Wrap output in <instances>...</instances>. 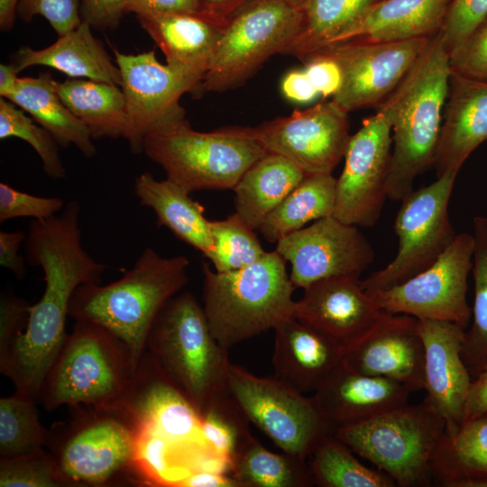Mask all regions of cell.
<instances>
[{
	"instance_id": "obj_1",
	"label": "cell",
	"mask_w": 487,
	"mask_h": 487,
	"mask_svg": "<svg viewBox=\"0 0 487 487\" xmlns=\"http://www.w3.org/2000/svg\"><path fill=\"white\" fill-rule=\"evenodd\" d=\"M79 214V203L71 200L60 213L32 220L23 242L26 262L41 268L45 287L41 298L29 307L23 332L0 356V371L15 391L36 400L67 338L65 325L73 293L80 285L100 283L106 269L82 244Z\"/></svg>"
},
{
	"instance_id": "obj_2",
	"label": "cell",
	"mask_w": 487,
	"mask_h": 487,
	"mask_svg": "<svg viewBox=\"0 0 487 487\" xmlns=\"http://www.w3.org/2000/svg\"><path fill=\"white\" fill-rule=\"evenodd\" d=\"M450 76L449 53L436 33L381 105L391 119L392 150L387 179L390 200L405 198L413 191L415 179L434 166Z\"/></svg>"
},
{
	"instance_id": "obj_3",
	"label": "cell",
	"mask_w": 487,
	"mask_h": 487,
	"mask_svg": "<svg viewBox=\"0 0 487 487\" xmlns=\"http://www.w3.org/2000/svg\"><path fill=\"white\" fill-rule=\"evenodd\" d=\"M188 266L184 255L164 257L146 247L117 280L78 286L69 305V317L108 329L129 348L137 368L155 318L188 283Z\"/></svg>"
},
{
	"instance_id": "obj_4",
	"label": "cell",
	"mask_w": 487,
	"mask_h": 487,
	"mask_svg": "<svg viewBox=\"0 0 487 487\" xmlns=\"http://www.w3.org/2000/svg\"><path fill=\"white\" fill-rule=\"evenodd\" d=\"M142 152L164 170L168 179L191 194L206 189L233 190L244 173L268 151L253 127L196 131L180 108L147 133Z\"/></svg>"
},
{
	"instance_id": "obj_5",
	"label": "cell",
	"mask_w": 487,
	"mask_h": 487,
	"mask_svg": "<svg viewBox=\"0 0 487 487\" xmlns=\"http://www.w3.org/2000/svg\"><path fill=\"white\" fill-rule=\"evenodd\" d=\"M71 418L49 428L45 446L70 486L142 483L135 465L140 430L121 406L70 407Z\"/></svg>"
},
{
	"instance_id": "obj_6",
	"label": "cell",
	"mask_w": 487,
	"mask_h": 487,
	"mask_svg": "<svg viewBox=\"0 0 487 487\" xmlns=\"http://www.w3.org/2000/svg\"><path fill=\"white\" fill-rule=\"evenodd\" d=\"M203 308L225 349L294 317L295 289L286 261L276 251L236 271L218 272L203 263Z\"/></svg>"
},
{
	"instance_id": "obj_7",
	"label": "cell",
	"mask_w": 487,
	"mask_h": 487,
	"mask_svg": "<svg viewBox=\"0 0 487 487\" xmlns=\"http://www.w3.org/2000/svg\"><path fill=\"white\" fill-rule=\"evenodd\" d=\"M135 371L120 338L98 324L76 320L42 381L38 401L48 411L64 405L117 406Z\"/></svg>"
},
{
	"instance_id": "obj_8",
	"label": "cell",
	"mask_w": 487,
	"mask_h": 487,
	"mask_svg": "<svg viewBox=\"0 0 487 487\" xmlns=\"http://www.w3.org/2000/svg\"><path fill=\"white\" fill-rule=\"evenodd\" d=\"M147 351L201 414L225 391L228 350L214 336L204 308L190 292L172 297L155 318Z\"/></svg>"
},
{
	"instance_id": "obj_9",
	"label": "cell",
	"mask_w": 487,
	"mask_h": 487,
	"mask_svg": "<svg viewBox=\"0 0 487 487\" xmlns=\"http://www.w3.org/2000/svg\"><path fill=\"white\" fill-rule=\"evenodd\" d=\"M446 428L444 418L425 399L339 427L335 435L396 486L427 487L433 485L431 460Z\"/></svg>"
},
{
	"instance_id": "obj_10",
	"label": "cell",
	"mask_w": 487,
	"mask_h": 487,
	"mask_svg": "<svg viewBox=\"0 0 487 487\" xmlns=\"http://www.w3.org/2000/svg\"><path fill=\"white\" fill-rule=\"evenodd\" d=\"M300 8L281 0H253L229 21L197 95L243 86L272 55L281 54L295 35Z\"/></svg>"
},
{
	"instance_id": "obj_11",
	"label": "cell",
	"mask_w": 487,
	"mask_h": 487,
	"mask_svg": "<svg viewBox=\"0 0 487 487\" xmlns=\"http://www.w3.org/2000/svg\"><path fill=\"white\" fill-rule=\"evenodd\" d=\"M226 388L250 423L280 451L308 459L334 428L307 397L274 376L254 375L231 363Z\"/></svg>"
},
{
	"instance_id": "obj_12",
	"label": "cell",
	"mask_w": 487,
	"mask_h": 487,
	"mask_svg": "<svg viewBox=\"0 0 487 487\" xmlns=\"http://www.w3.org/2000/svg\"><path fill=\"white\" fill-rule=\"evenodd\" d=\"M456 176L445 173L401 200L394 222L398 253L387 266L361 280L367 293L405 282L432 265L452 244L457 234L448 205Z\"/></svg>"
},
{
	"instance_id": "obj_13",
	"label": "cell",
	"mask_w": 487,
	"mask_h": 487,
	"mask_svg": "<svg viewBox=\"0 0 487 487\" xmlns=\"http://www.w3.org/2000/svg\"><path fill=\"white\" fill-rule=\"evenodd\" d=\"M473 253V234H457L428 268L400 285L369 294L387 313L452 322L465 329L472 317L466 292Z\"/></svg>"
},
{
	"instance_id": "obj_14",
	"label": "cell",
	"mask_w": 487,
	"mask_h": 487,
	"mask_svg": "<svg viewBox=\"0 0 487 487\" xmlns=\"http://www.w3.org/2000/svg\"><path fill=\"white\" fill-rule=\"evenodd\" d=\"M391 150V115L381 106L350 136L344 156L345 166L336 179L335 217L363 227H372L377 223L387 198Z\"/></svg>"
},
{
	"instance_id": "obj_15",
	"label": "cell",
	"mask_w": 487,
	"mask_h": 487,
	"mask_svg": "<svg viewBox=\"0 0 487 487\" xmlns=\"http://www.w3.org/2000/svg\"><path fill=\"white\" fill-rule=\"evenodd\" d=\"M429 38L387 42L347 41L313 54L327 56L339 65L343 82L332 100L349 113L381 106L411 69Z\"/></svg>"
},
{
	"instance_id": "obj_16",
	"label": "cell",
	"mask_w": 487,
	"mask_h": 487,
	"mask_svg": "<svg viewBox=\"0 0 487 487\" xmlns=\"http://www.w3.org/2000/svg\"><path fill=\"white\" fill-rule=\"evenodd\" d=\"M253 128L268 152L288 158L307 174L332 173L351 136L348 113L332 99Z\"/></svg>"
},
{
	"instance_id": "obj_17",
	"label": "cell",
	"mask_w": 487,
	"mask_h": 487,
	"mask_svg": "<svg viewBox=\"0 0 487 487\" xmlns=\"http://www.w3.org/2000/svg\"><path fill=\"white\" fill-rule=\"evenodd\" d=\"M276 244L275 250L290 264L295 289L334 276L360 277L374 259V251L358 226L334 216L316 220Z\"/></svg>"
},
{
	"instance_id": "obj_18",
	"label": "cell",
	"mask_w": 487,
	"mask_h": 487,
	"mask_svg": "<svg viewBox=\"0 0 487 487\" xmlns=\"http://www.w3.org/2000/svg\"><path fill=\"white\" fill-rule=\"evenodd\" d=\"M121 73L127 125L124 138L133 153L142 152L147 133L182 108L180 97L193 92L200 78L161 64L155 51L124 54L113 49Z\"/></svg>"
},
{
	"instance_id": "obj_19",
	"label": "cell",
	"mask_w": 487,
	"mask_h": 487,
	"mask_svg": "<svg viewBox=\"0 0 487 487\" xmlns=\"http://www.w3.org/2000/svg\"><path fill=\"white\" fill-rule=\"evenodd\" d=\"M118 405L140 432L161 436L180 449L203 443L201 414L147 351Z\"/></svg>"
},
{
	"instance_id": "obj_20",
	"label": "cell",
	"mask_w": 487,
	"mask_h": 487,
	"mask_svg": "<svg viewBox=\"0 0 487 487\" xmlns=\"http://www.w3.org/2000/svg\"><path fill=\"white\" fill-rule=\"evenodd\" d=\"M424 358L418 319L383 311L368 332L345 347L343 362L354 371L399 381L413 392L424 390Z\"/></svg>"
},
{
	"instance_id": "obj_21",
	"label": "cell",
	"mask_w": 487,
	"mask_h": 487,
	"mask_svg": "<svg viewBox=\"0 0 487 487\" xmlns=\"http://www.w3.org/2000/svg\"><path fill=\"white\" fill-rule=\"evenodd\" d=\"M303 290L295 301L294 317L345 347L368 332L383 312L359 276L322 279Z\"/></svg>"
},
{
	"instance_id": "obj_22",
	"label": "cell",
	"mask_w": 487,
	"mask_h": 487,
	"mask_svg": "<svg viewBox=\"0 0 487 487\" xmlns=\"http://www.w3.org/2000/svg\"><path fill=\"white\" fill-rule=\"evenodd\" d=\"M418 325L425 353L426 400L444 418L446 429L455 430L464 422L472 383L462 356L464 328L432 319H418Z\"/></svg>"
},
{
	"instance_id": "obj_23",
	"label": "cell",
	"mask_w": 487,
	"mask_h": 487,
	"mask_svg": "<svg viewBox=\"0 0 487 487\" xmlns=\"http://www.w3.org/2000/svg\"><path fill=\"white\" fill-rule=\"evenodd\" d=\"M411 392L399 381L354 371L343 362L312 397L335 431L408 404Z\"/></svg>"
},
{
	"instance_id": "obj_24",
	"label": "cell",
	"mask_w": 487,
	"mask_h": 487,
	"mask_svg": "<svg viewBox=\"0 0 487 487\" xmlns=\"http://www.w3.org/2000/svg\"><path fill=\"white\" fill-rule=\"evenodd\" d=\"M135 17L164 53L166 64L200 79L230 21L206 10L143 13Z\"/></svg>"
},
{
	"instance_id": "obj_25",
	"label": "cell",
	"mask_w": 487,
	"mask_h": 487,
	"mask_svg": "<svg viewBox=\"0 0 487 487\" xmlns=\"http://www.w3.org/2000/svg\"><path fill=\"white\" fill-rule=\"evenodd\" d=\"M273 330L274 377L301 393L317 391L343 363L344 345L295 317Z\"/></svg>"
},
{
	"instance_id": "obj_26",
	"label": "cell",
	"mask_w": 487,
	"mask_h": 487,
	"mask_svg": "<svg viewBox=\"0 0 487 487\" xmlns=\"http://www.w3.org/2000/svg\"><path fill=\"white\" fill-rule=\"evenodd\" d=\"M487 141V82L451 71L434 162L436 177L458 174L471 153Z\"/></svg>"
},
{
	"instance_id": "obj_27",
	"label": "cell",
	"mask_w": 487,
	"mask_h": 487,
	"mask_svg": "<svg viewBox=\"0 0 487 487\" xmlns=\"http://www.w3.org/2000/svg\"><path fill=\"white\" fill-rule=\"evenodd\" d=\"M451 2L378 0L329 45L347 41L387 42L432 37L440 31Z\"/></svg>"
},
{
	"instance_id": "obj_28",
	"label": "cell",
	"mask_w": 487,
	"mask_h": 487,
	"mask_svg": "<svg viewBox=\"0 0 487 487\" xmlns=\"http://www.w3.org/2000/svg\"><path fill=\"white\" fill-rule=\"evenodd\" d=\"M91 26L81 23L74 30L59 36L51 45L32 50L21 47L14 63L19 71L31 66L41 65L55 69L71 78L121 86L119 68L115 64L102 43L92 34Z\"/></svg>"
},
{
	"instance_id": "obj_29",
	"label": "cell",
	"mask_w": 487,
	"mask_h": 487,
	"mask_svg": "<svg viewBox=\"0 0 487 487\" xmlns=\"http://www.w3.org/2000/svg\"><path fill=\"white\" fill-rule=\"evenodd\" d=\"M133 192L140 204L153 211L156 224L169 229L177 238L202 253L212 252L210 220L204 207L181 187L168 179L158 180L144 171L134 179Z\"/></svg>"
},
{
	"instance_id": "obj_30",
	"label": "cell",
	"mask_w": 487,
	"mask_h": 487,
	"mask_svg": "<svg viewBox=\"0 0 487 487\" xmlns=\"http://www.w3.org/2000/svg\"><path fill=\"white\" fill-rule=\"evenodd\" d=\"M288 158L268 152L256 161L233 188L235 214L253 230H259L267 216L306 177Z\"/></svg>"
},
{
	"instance_id": "obj_31",
	"label": "cell",
	"mask_w": 487,
	"mask_h": 487,
	"mask_svg": "<svg viewBox=\"0 0 487 487\" xmlns=\"http://www.w3.org/2000/svg\"><path fill=\"white\" fill-rule=\"evenodd\" d=\"M430 471L437 486L487 487V414L446 429Z\"/></svg>"
},
{
	"instance_id": "obj_32",
	"label": "cell",
	"mask_w": 487,
	"mask_h": 487,
	"mask_svg": "<svg viewBox=\"0 0 487 487\" xmlns=\"http://www.w3.org/2000/svg\"><path fill=\"white\" fill-rule=\"evenodd\" d=\"M6 99L29 113L60 146L75 145L87 158L96 153L88 129L62 103L49 72L36 78H19Z\"/></svg>"
},
{
	"instance_id": "obj_33",
	"label": "cell",
	"mask_w": 487,
	"mask_h": 487,
	"mask_svg": "<svg viewBox=\"0 0 487 487\" xmlns=\"http://www.w3.org/2000/svg\"><path fill=\"white\" fill-rule=\"evenodd\" d=\"M58 96L88 129L93 139L124 137L127 115L125 99L118 86L91 79L55 81Z\"/></svg>"
},
{
	"instance_id": "obj_34",
	"label": "cell",
	"mask_w": 487,
	"mask_h": 487,
	"mask_svg": "<svg viewBox=\"0 0 487 487\" xmlns=\"http://www.w3.org/2000/svg\"><path fill=\"white\" fill-rule=\"evenodd\" d=\"M336 179L332 173L307 174L267 216L260 233L270 243H277L306 224L333 216Z\"/></svg>"
},
{
	"instance_id": "obj_35",
	"label": "cell",
	"mask_w": 487,
	"mask_h": 487,
	"mask_svg": "<svg viewBox=\"0 0 487 487\" xmlns=\"http://www.w3.org/2000/svg\"><path fill=\"white\" fill-rule=\"evenodd\" d=\"M229 473L241 487H310L314 485L308 459L272 452L252 434L233 456Z\"/></svg>"
},
{
	"instance_id": "obj_36",
	"label": "cell",
	"mask_w": 487,
	"mask_h": 487,
	"mask_svg": "<svg viewBox=\"0 0 487 487\" xmlns=\"http://www.w3.org/2000/svg\"><path fill=\"white\" fill-rule=\"evenodd\" d=\"M378 0H307L300 8L299 28L282 51L301 61L329 45Z\"/></svg>"
},
{
	"instance_id": "obj_37",
	"label": "cell",
	"mask_w": 487,
	"mask_h": 487,
	"mask_svg": "<svg viewBox=\"0 0 487 487\" xmlns=\"http://www.w3.org/2000/svg\"><path fill=\"white\" fill-rule=\"evenodd\" d=\"M335 435L326 436L308 458L314 485L320 487H393L384 473L362 464Z\"/></svg>"
},
{
	"instance_id": "obj_38",
	"label": "cell",
	"mask_w": 487,
	"mask_h": 487,
	"mask_svg": "<svg viewBox=\"0 0 487 487\" xmlns=\"http://www.w3.org/2000/svg\"><path fill=\"white\" fill-rule=\"evenodd\" d=\"M473 226V321L464 332L462 356L468 370L476 376L487 364V216H474Z\"/></svg>"
},
{
	"instance_id": "obj_39",
	"label": "cell",
	"mask_w": 487,
	"mask_h": 487,
	"mask_svg": "<svg viewBox=\"0 0 487 487\" xmlns=\"http://www.w3.org/2000/svg\"><path fill=\"white\" fill-rule=\"evenodd\" d=\"M36 401L18 391L0 399V458L22 455L45 446L49 429L40 421Z\"/></svg>"
},
{
	"instance_id": "obj_40",
	"label": "cell",
	"mask_w": 487,
	"mask_h": 487,
	"mask_svg": "<svg viewBox=\"0 0 487 487\" xmlns=\"http://www.w3.org/2000/svg\"><path fill=\"white\" fill-rule=\"evenodd\" d=\"M249 424L227 390L212 399L201 413V438L228 472L238 447L251 435Z\"/></svg>"
},
{
	"instance_id": "obj_41",
	"label": "cell",
	"mask_w": 487,
	"mask_h": 487,
	"mask_svg": "<svg viewBox=\"0 0 487 487\" xmlns=\"http://www.w3.org/2000/svg\"><path fill=\"white\" fill-rule=\"evenodd\" d=\"M212 252L207 259L214 270L225 272L240 270L260 260L267 252L237 214L223 220H210Z\"/></svg>"
},
{
	"instance_id": "obj_42",
	"label": "cell",
	"mask_w": 487,
	"mask_h": 487,
	"mask_svg": "<svg viewBox=\"0 0 487 487\" xmlns=\"http://www.w3.org/2000/svg\"><path fill=\"white\" fill-rule=\"evenodd\" d=\"M16 137L27 142L40 157L46 174L53 179L66 177V169L53 136L11 101L0 98V139Z\"/></svg>"
},
{
	"instance_id": "obj_43",
	"label": "cell",
	"mask_w": 487,
	"mask_h": 487,
	"mask_svg": "<svg viewBox=\"0 0 487 487\" xmlns=\"http://www.w3.org/2000/svg\"><path fill=\"white\" fill-rule=\"evenodd\" d=\"M1 487H68L58 466L43 448L0 458Z\"/></svg>"
},
{
	"instance_id": "obj_44",
	"label": "cell",
	"mask_w": 487,
	"mask_h": 487,
	"mask_svg": "<svg viewBox=\"0 0 487 487\" xmlns=\"http://www.w3.org/2000/svg\"><path fill=\"white\" fill-rule=\"evenodd\" d=\"M487 17V0H452L439 35L449 55Z\"/></svg>"
},
{
	"instance_id": "obj_45",
	"label": "cell",
	"mask_w": 487,
	"mask_h": 487,
	"mask_svg": "<svg viewBox=\"0 0 487 487\" xmlns=\"http://www.w3.org/2000/svg\"><path fill=\"white\" fill-rule=\"evenodd\" d=\"M64 207L60 198L34 196L0 183V223L17 217L46 219L60 213Z\"/></svg>"
},
{
	"instance_id": "obj_46",
	"label": "cell",
	"mask_w": 487,
	"mask_h": 487,
	"mask_svg": "<svg viewBox=\"0 0 487 487\" xmlns=\"http://www.w3.org/2000/svg\"><path fill=\"white\" fill-rule=\"evenodd\" d=\"M35 15L44 17L61 36L81 23L80 0H21L17 16L29 23Z\"/></svg>"
},
{
	"instance_id": "obj_47",
	"label": "cell",
	"mask_w": 487,
	"mask_h": 487,
	"mask_svg": "<svg viewBox=\"0 0 487 487\" xmlns=\"http://www.w3.org/2000/svg\"><path fill=\"white\" fill-rule=\"evenodd\" d=\"M451 71L487 82V17L449 55Z\"/></svg>"
},
{
	"instance_id": "obj_48",
	"label": "cell",
	"mask_w": 487,
	"mask_h": 487,
	"mask_svg": "<svg viewBox=\"0 0 487 487\" xmlns=\"http://www.w3.org/2000/svg\"><path fill=\"white\" fill-rule=\"evenodd\" d=\"M30 305L12 289H5L0 297V356L5 354L27 324Z\"/></svg>"
},
{
	"instance_id": "obj_49",
	"label": "cell",
	"mask_w": 487,
	"mask_h": 487,
	"mask_svg": "<svg viewBox=\"0 0 487 487\" xmlns=\"http://www.w3.org/2000/svg\"><path fill=\"white\" fill-rule=\"evenodd\" d=\"M305 71L318 95L323 97L334 96L341 88L342 70L331 58L322 54H313L302 61Z\"/></svg>"
},
{
	"instance_id": "obj_50",
	"label": "cell",
	"mask_w": 487,
	"mask_h": 487,
	"mask_svg": "<svg viewBox=\"0 0 487 487\" xmlns=\"http://www.w3.org/2000/svg\"><path fill=\"white\" fill-rule=\"evenodd\" d=\"M126 0H80L82 22L101 31L118 27Z\"/></svg>"
},
{
	"instance_id": "obj_51",
	"label": "cell",
	"mask_w": 487,
	"mask_h": 487,
	"mask_svg": "<svg viewBox=\"0 0 487 487\" xmlns=\"http://www.w3.org/2000/svg\"><path fill=\"white\" fill-rule=\"evenodd\" d=\"M26 234L22 231H0V265L9 270L18 280L26 275V259L19 253Z\"/></svg>"
},
{
	"instance_id": "obj_52",
	"label": "cell",
	"mask_w": 487,
	"mask_h": 487,
	"mask_svg": "<svg viewBox=\"0 0 487 487\" xmlns=\"http://www.w3.org/2000/svg\"><path fill=\"white\" fill-rule=\"evenodd\" d=\"M124 8L125 13L135 15L143 13H196L206 10L199 0H126Z\"/></svg>"
},
{
	"instance_id": "obj_53",
	"label": "cell",
	"mask_w": 487,
	"mask_h": 487,
	"mask_svg": "<svg viewBox=\"0 0 487 487\" xmlns=\"http://www.w3.org/2000/svg\"><path fill=\"white\" fill-rule=\"evenodd\" d=\"M280 90L285 98L299 104L310 103L319 96L305 69H293L286 73L280 83Z\"/></svg>"
},
{
	"instance_id": "obj_54",
	"label": "cell",
	"mask_w": 487,
	"mask_h": 487,
	"mask_svg": "<svg viewBox=\"0 0 487 487\" xmlns=\"http://www.w3.org/2000/svg\"><path fill=\"white\" fill-rule=\"evenodd\" d=\"M484 414H487V364L471 383L464 422Z\"/></svg>"
},
{
	"instance_id": "obj_55",
	"label": "cell",
	"mask_w": 487,
	"mask_h": 487,
	"mask_svg": "<svg viewBox=\"0 0 487 487\" xmlns=\"http://www.w3.org/2000/svg\"><path fill=\"white\" fill-rule=\"evenodd\" d=\"M184 487H241L239 482L227 473L198 470L185 476L178 483Z\"/></svg>"
},
{
	"instance_id": "obj_56",
	"label": "cell",
	"mask_w": 487,
	"mask_h": 487,
	"mask_svg": "<svg viewBox=\"0 0 487 487\" xmlns=\"http://www.w3.org/2000/svg\"><path fill=\"white\" fill-rule=\"evenodd\" d=\"M253 0H199L202 6L208 12L224 17L231 18Z\"/></svg>"
},
{
	"instance_id": "obj_57",
	"label": "cell",
	"mask_w": 487,
	"mask_h": 487,
	"mask_svg": "<svg viewBox=\"0 0 487 487\" xmlns=\"http://www.w3.org/2000/svg\"><path fill=\"white\" fill-rule=\"evenodd\" d=\"M18 69L14 64L0 65V96L6 98L11 95L18 81Z\"/></svg>"
},
{
	"instance_id": "obj_58",
	"label": "cell",
	"mask_w": 487,
	"mask_h": 487,
	"mask_svg": "<svg viewBox=\"0 0 487 487\" xmlns=\"http://www.w3.org/2000/svg\"><path fill=\"white\" fill-rule=\"evenodd\" d=\"M21 0H0V29L2 32L12 30L17 16V8Z\"/></svg>"
},
{
	"instance_id": "obj_59",
	"label": "cell",
	"mask_w": 487,
	"mask_h": 487,
	"mask_svg": "<svg viewBox=\"0 0 487 487\" xmlns=\"http://www.w3.org/2000/svg\"><path fill=\"white\" fill-rule=\"evenodd\" d=\"M281 1L286 2L294 6L300 7L307 0H281Z\"/></svg>"
}]
</instances>
